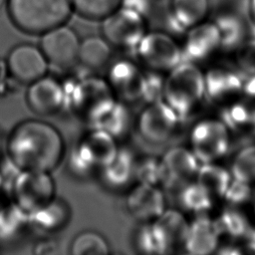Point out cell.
I'll return each instance as SVG.
<instances>
[{
	"instance_id": "2",
	"label": "cell",
	"mask_w": 255,
	"mask_h": 255,
	"mask_svg": "<svg viewBox=\"0 0 255 255\" xmlns=\"http://www.w3.org/2000/svg\"><path fill=\"white\" fill-rule=\"evenodd\" d=\"M62 82L66 95L65 110L88 127L99 121L117 100L107 80L96 75L73 76Z\"/></svg>"
},
{
	"instance_id": "19",
	"label": "cell",
	"mask_w": 255,
	"mask_h": 255,
	"mask_svg": "<svg viewBox=\"0 0 255 255\" xmlns=\"http://www.w3.org/2000/svg\"><path fill=\"white\" fill-rule=\"evenodd\" d=\"M220 231L215 219L208 214L193 216L189 221L182 249L192 255H209L220 245Z\"/></svg>"
},
{
	"instance_id": "40",
	"label": "cell",
	"mask_w": 255,
	"mask_h": 255,
	"mask_svg": "<svg viewBox=\"0 0 255 255\" xmlns=\"http://www.w3.org/2000/svg\"><path fill=\"white\" fill-rule=\"evenodd\" d=\"M121 6L132 9L147 18L151 10L152 0H122Z\"/></svg>"
},
{
	"instance_id": "26",
	"label": "cell",
	"mask_w": 255,
	"mask_h": 255,
	"mask_svg": "<svg viewBox=\"0 0 255 255\" xmlns=\"http://www.w3.org/2000/svg\"><path fill=\"white\" fill-rule=\"evenodd\" d=\"M112 48V45L103 35L88 36L80 42L78 63L88 71L101 70L110 63Z\"/></svg>"
},
{
	"instance_id": "35",
	"label": "cell",
	"mask_w": 255,
	"mask_h": 255,
	"mask_svg": "<svg viewBox=\"0 0 255 255\" xmlns=\"http://www.w3.org/2000/svg\"><path fill=\"white\" fill-rule=\"evenodd\" d=\"M230 172L232 178L255 185V144L241 148L233 157Z\"/></svg>"
},
{
	"instance_id": "3",
	"label": "cell",
	"mask_w": 255,
	"mask_h": 255,
	"mask_svg": "<svg viewBox=\"0 0 255 255\" xmlns=\"http://www.w3.org/2000/svg\"><path fill=\"white\" fill-rule=\"evenodd\" d=\"M6 8L13 25L31 35L67 23L73 12L70 0H7Z\"/></svg>"
},
{
	"instance_id": "38",
	"label": "cell",
	"mask_w": 255,
	"mask_h": 255,
	"mask_svg": "<svg viewBox=\"0 0 255 255\" xmlns=\"http://www.w3.org/2000/svg\"><path fill=\"white\" fill-rule=\"evenodd\" d=\"M234 65L243 77L255 74V38L246 39L236 49Z\"/></svg>"
},
{
	"instance_id": "21",
	"label": "cell",
	"mask_w": 255,
	"mask_h": 255,
	"mask_svg": "<svg viewBox=\"0 0 255 255\" xmlns=\"http://www.w3.org/2000/svg\"><path fill=\"white\" fill-rule=\"evenodd\" d=\"M166 26L170 34H185L191 27L206 20L209 0H171Z\"/></svg>"
},
{
	"instance_id": "43",
	"label": "cell",
	"mask_w": 255,
	"mask_h": 255,
	"mask_svg": "<svg viewBox=\"0 0 255 255\" xmlns=\"http://www.w3.org/2000/svg\"><path fill=\"white\" fill-rule=\"evenodd\" d=\"M248 19L255 30V0L248 1Z\"/></svg>"
},
{
	"instance_id": "23",
	"label": "cell",
	"mask_w": 255,
	"mask_h": 255,
	"mask_svg": "<svg viewBox=\"0 0 255 255\" xmlns=\"http://www.w3.org/2000/svg\"><path fill=\"white\" fill-rule=\"evenodd\" d=\"M71 209L63 198L55 197L44 207L29 214L32 230L42 235H51L61 231L70 221Z\"/></svg>"
},
{
	"instance_id": "18",
	"label": "cell",
	"mask_w": 255,
	"mask_h": 255,
	"mask_svg": "<svg viewBox=\"0 0 255 255\" xmlns=\"http://www.w3.org/2000/svg\"><path fill=\"white\" fill-rule=\"evenodd\" d=\"M125 204L130 216L140 223L155 220L166 209L162 188L139 182L129 188Z\"/></svg>"
},
{
	"instance_id": "24",
	"label": "cell",
	"mask_w": 255,
	"mask_h": 255,
	"mask_svg": "<svg viewBox=\"0 0 255 255\" xmlns=\"http://www.w3.org/2000/svg\"><path fill=\"white\" fill-rule=\"evenodd\" d=\"M168 253L182 248L189 221L178 208H166L161 215L152 221Z\"/></svg>"
},
{
	"instance_id": "7",
	"label": "cell",
	"mask_w": 255,
	"mask_h": 255,
	"mask_svg": "<svg viewBox=\"0 0 255 255\" xmlns=\"http://www.w3.org/2000/svg\"><path fill=\"white\" fill-rule=\"evenodd\" d=\"M230 139L231 131L221 119L205 118L190 128L188 147L200 163L214 162L227 153Z\"/></svg>"
},
{
	"instance_id": "36",
	"label": "cell",
	"mask_w": 255,
	"mask_h": 255,
	"mask_svg": "<svg viewBox=\"0 0 255 255\" xmlns=\"http://www.w3.org/2000/svg\"><path fill=\"white\" fill-rule=\"evenodd\" d=\"M135 181L158 186L162 183V166L160 157L145 155L137 157L135 167Z\"/></svg>"
},
{
	"instance_id": "30",
	"label": "cell",
	"mask_w": 255,
	"mask_h": 255,
	"mask_svg": "<svg viewBox=\"0 0 255 255\" xmlns=\"http://www.w3.org/2000/svg\"><path fill=\"white\" fill-rule=\"evenodd\" d=\"M215 200L207 194L195 181H189L178 187L177 203L178 209L190 215L208 214Z\"/></svg>"
},
{
	"instance_id": "47",
	"label": "cell",
	"mask_w": 255,
	"mask_h": 255,
	"mask_svg": "<svg viewBox=\"0 0 255 255\" xmlns=\"http://www.w3.org/2000/svg\"><path fill=\"white\" fill-rule=\"evenodd\" d=\"M0 147H1V140H0Z\"/></svg>"
},
{
	"instance_id": "10",
	"label": "cell",
	"mask_w": 255,
	"mask_h": 255,
	"mask_svg": "<svg viewBox=\"0 0 255 255\" xmlns=\"http://www.w3.org/2000/svg\"><path fill=\"white\" fill-rule=\"evenodd\" d=\"M180 121L164 101H159L144 106L135 121V128L145 142L162 144L175 134Z\"/></svg>"
},
{
	"instance_id": "32",
	"label": "cell",
	"mask_w": 255,
	"mask_h": 255,
	"mask_svg": "<svg viewBox=\"0 0 255 255\" xmlns=\"http://www.w3.org/2000/svg\"><path fill=\"white\" fill-rule=\"evenodd\" d=\"M69 252L72 255H106L110 253V246L100 232L84 230L73 238Z\"/></svg>"
},
{
	"instance_id": "5",
	"label": "cell",
	"mask_w": 255,
	"mask_h": 255,
	"mask_svg": "<svg viewBox=\"0 0 255 255\" xmlns=\"http://www.w3.org/2000/svg\"><path fill=\"white\" fill-rule=\"evenodd\" d=\"M117 141L107 131L89 128L70 152L68 161L70 171L81 178L99 175L116 156L119 149Z\"/></svg>"
},
{
	"instance_id": "4",
	"label": "cell",
	"mask_w": 255,
	"mask_h": 255,
	"mask_svg": "<svg viewBox=\"0 0 255 255\" xmlns=\"http://www.w3.org/2000/svg\"><path fill=\"white\" fill-rule=\"evenodd\" d=\"M205 99L204 72L198 64L182 61L165 76L163 101L183 120Z\"/></svg>"
},
{
	"instance_id": "9",
	"label": "cell",
	"mask_w": 255,
	"mask_h": 255,
	"mask_svg": "<svg viewBox=\"0 0 255 255\" xmlns=\"http://www.w3.org/2000/svg\"><path fill=\"white\" fill-rule=\"evenodd\" d=\"M101 31L112 47L133 51L147 32V18L121 6L102 20Z\"/></svg>"
},
{
	"instance_id": "29",
	"label": "cell",
	"mask_w": 255,
	"mask_h": 255,
	"mask_svg": "<svg viewBox=\"0 0 255 255\" xmlns=\"http://www.w3.org/2000/svg\"><path fill=\"white\" fill-rule=\"evenodd\" d=\"M221 37V49L233 51L248 39V28L243 18L231 12L218 14L213 21Z\"/></svg>"
},
{
	"instance_id": "27",
	"label": "cell",
	"mask_w": 255,
	"mask_h": 255,
	"mask_svg": "<svg viewBox=\"0 0 255 255\" xmlns=\"http://www.w3.org/2000/svg\"><path fill=\"white\" fill-rule=\"evenodd\" d=\"M133 125L135 126V121H133L129 105L116 100L113 107L89 128L103 129L119 140L129 133Z\"/></svg>"
},
{
	"instance_id": "15",
	"label": "cell",
	"mask_w": 255,
	"mask_h": 255,
	"mask_svg": "<svg viewBox=\"0 0 255 255\" xmlns=\"http://www.w3.org/2000/svg\"><path fill=\"white\" fill-rule=\"evenodd\" d=\"M26 103L38 116L51 117L65 110L66 95L63 82L45 75L28 85Z\"/></svg>"
},
{
	"instance_id": "6",
	"label": "cell",
	"mask_w": 255,
	"mask_h": 255,
	"mask_svg": "<svg viewBox=\"0 0 255 255\" xmlns=\"http://www.w3.org/2000/svg\"><path fill=\"white\" fill-rule=\"evenodd\" d=\"M133 52L136 62L144 70L163 74L183 61L181 46L165 31H147Z\"/></svg>"
},
{
	"instance_id": "14",
	"label": "cell",
	"mask_w": 255,
	"mask_h": 255,
	"mask_svg": "<svg viewBox=\"0 0 255 255\" xmlns=\"http://www.w3.org/2000/svg\"><path fill=\"white\" fill-rule=\"evenodd\" d=\"M205 98L213 104L227 105L242 96L243 76L235 65L217 64L204 72Z\"/></svg>"
},
{
	"instance_id": "46",
	"label": "cell",
	"mask_w": 255,
	"mask_h": 255,
	"mask_svg": "<svg viewBox=\"0 0 255 255\" xmlns=\"http://www.w3.org/2000/svg\"><path fill=\"white\" fill-rule=\"evenodd\" d=\"M253 213H254V215H255V199L253 200Z\"/></svg>"
},
{
	"instance_id": "8",
	"label": "cell",
	"mask_w": 255,
	"mask_h": 255,
	"mask_svg": "<svg viewBox=\"0 0 255 255\" xmlns=\"http://www.w3.org/2000/svg\"><path fill=\"white\" fill-rule=\"evenodd\" d=\"M50 173L20 170L11 185L9 196L28 214L44 207L56 197V185Z\"/></svg>"
},
{
	"instance_id": "45",
	"label": "cell",
	"mask_w": 255,
	"mask_h": 255,
	"mask_svg": "<svg viewBox=\"0 0 255 255\" xmlns=\"http://www.w3.org/2000/svg\"><path fill=\"white\" fill-rule=\"evenodd\" d=\"M6 3H7V0H0V9L4 6H6Z\"/></svg>"
},
{
	"instance_id": "11",
	"label": "cell",
	"mask_w": 255,
	"mask_h": 255,
	"mask_svg": "<svg viewBox=\"0 0 255 255\" xmlns=\"http://www.w3.org/2000/svg\"><path fill=\"white\" fill-rule=\"evenodd\" d=\"M80 42L77 32L65 23L42 34L40 48L49 66L67 70L78 63Z\"/></svg>"
},
{
	"instance_id": "33",
	"label": "cell",
	"mask_w": 255,
	"mask_h": 255,
	"mask_svg": "<svg viewBox=\"0 0 255 255\" xmlns=\"http://www.w3.org/2000/svg\"><path fill=\"white\" fill-rule=\"evenodd\" d=\"M133 246L142 254H167V248L153 222H142L134 233Z\"/></svg>"
},
{
	"instance_id": "44",
	"label": "cell",
	"mask_w": 255,
	"mask_h": 255,
	"mask_svg": "<svg viewBox=\"0 0 255 255\" xmlns=\"http://www.w3.org/2000/svg\"><path fill=\"white\" fill-rule=\"evenodd\" d=\"M4 195H8L7 192H6V189H5V185H4V181H3V178L0 174V198Z\"/></svg>"
},
{
	"instance_id": "34",
	"label": "cell",
	"mask_w": 255,
	"mask_h": 255,
	"mask_svg": "<svg viewBox=\"0 0 255 255\" xmlns=\"http://www.w3.org/2000/svg\"><path fill=\"white\" fill-rule=\"evenodd\" d=\"M73 11L83 18L102 21L122 5V0H70Z\"/></svg>"
},
{
	"instance_id": "13",
	"label": "cell",
	"mask_w": 255,
	"mask_h": 255,
	"mask_svg": "<svg viewBox=\"0 0 255 255\" xmlns=\"http://www.w3.org/2000/svg\"><path fill=\"white\" fill-rule=\"evenodd\" d=\"M11 77L19 84L29 85L47 75L49 63L40 47L23 43L13 47L6 59Z\"/></svg>"
},
{
	"instance_id": "39",
	"label": "cell",
	"mask_w": 255,
	"mask_h": 255,
	"mask_svg": "<svg viewBox=\"0 0 255 255\" xmlns=\"http://www.w3.org/2000/svg\"><path fill=\"white\" fill-rule=\"evenodd\" d=\"M253 186L241 180L232 178L227 190L223 195V200L229 206L243 207L252 201Z\"/></svg>"
},
{
	"instance_id": "42",
	"label": "cell",
	"mask_w": 255,
	"mask_h": 255,
	"mask_svg": "<svg viewBox=\"0 0 255 255\" xmlns=\"http://www.w3.org/2000/svg\"><path fill=\"white\" fill-rule=\"evenodd\" d=\"M242 96L255 100V74L243 77Z\"/></svg>"
},
{
	"instance_id": "37",
	"label": "cell",
	"mask_w": 255,
	"mask_h": 255,
	"mask_svg": "<svg viewBox=\"0 0 255 255\" xmlns=\"http://www.w3.org/2000/svg\"><path fill=\"white\" fill-rule=\"evenodd\" d=\"M165 76L163 73L144 70L141 102L146 105L163 101Z\"/></svg>"
},
{
	"instance_id": "31",
	"label": "cell",
	"mask_w": 255,
	"mask_h": 255,
	"mask_svg": "<svg viewBox=\"0 0 255 255\" xmlns=\"http://www.w3.org/2000/svg\"><path fill=\"white\" fill-rule=\"evenodd\" d=\"M242 207L227 206L215 219L220 234L240 240L245 238L252 228L249 217L241 209Z\"/></svg>"
},
{
	"instance_id": "28",
	"label": "cell",
	"mask_w": 255,
	"mask_h": 255,
	"mask_svg": "<svg viewBox=\"0 0 255 255\" xmlns=\"http://www.w3.org/2000/svg\"><path fill=\"white\" fill-rule=\"evenodd\" d=\"M194 180L207 194L217 200L223 198L232 180V175L230 170L218 161L206 162L200 163Z\"/></svg>"
},
{
	"instance_id": "16",
	"label": "cell",
	"mask_w": 255,
	"mask_h": 255,
	"mask_svg": "<svg viewBox=\"0 0 255 255\" xmlns=\"http://www.w3.org/2000/svg\"><path fill=\"white\" fill-rule=\"evenodd\" d=\"M162 166L161 188H178L194 180L200 162L186 146H172L160 157Z\"/></svg>"
},
{
	"instance_id": "25",
	"label": "cell",
	"mask_w": 255,
	"mask_h": 255,
	"mask_svg": "<svg viewBox=\"0 0 255 255\" xmlns=\"http://www.w3.org/2000/svg\"><path fill=\"white\" fill-rule=\"evenodd\" d=\"M221 120L230 129L238 133L255 132V100L239 98L224 106Z\"/></svg>"
},
{
	"instance_id": "20",
	"label": "cell",
	"mask_w": 255,
	"mask_h": 255,
	"mask_svg": "<svg viewBox=\"0 0 255 255\" xmlns=\"http://www.w3.org/2000/svg\"><path fill=\"white\" fill-rule=\"evenodd\" d=\"M137 157L128 147L119 146L114 159L98 175L102 184L112 191H123L130 188L135 181Z\"/></svg>"
},
{
	"instance_id": "17",
	"label": "cell",
	"mask_w": 255,
	"mask_h": 255,
	"mask_svg": "<svg viewBox=\"0 0 255 255\" xmlns=\"http://www.w3.org/2000/svg\"><path fill=\"white\" fill-rule=\"evenodd\" d=\"M181 45L183 61L198 64L221 50L220 32L214 22L203 21L185 32Z\"/></svg>"
},
{
	"instance_id": "12",
	"label": "cell",
	"mask_w": 255,
	"mask_h": 255,
	"mask_svg": "<svg viewBox=\"0 0 255 255\" xmlns=\"http://www.w3.org/2000/svg\"><path fill=\"white\" fill-rule=\"evenodd\" d=\"M144 69L129 59H119L109 66L107 82L115 98L128 105L141 102Z\"/></svg>"
},
{
	"instance_id": "41",
	"label": "cell",
	"mask_w": 255,
	"mask_h": 255,
	"mask_svg": "<svg viewBox=\"0 0 255 255\" xmlns=\"http://www.w3.org/2000/svg\"><path fill=\"white\" fill-rule=\"evenodd\" d=\"M9 83H17L10 75L6 60L0 59V96L4 95L8 90H10L11 85Z\"/></svg>"
},
{
	"instance_id": "1",
	"label": "cell",
	"mask_w": 255,
	"mask_h": 255,
	"mask_svg": "<svg viewBox=\"0 0 255 255\" xmlns=\"http://www.w3.org/2000/svg\"><path fill=\"white\" fill-rule=\"evenodd\" d=\"M65 154V141L53 125L26 120L16 125L6 141V155L20 170L53 171Z\"/></svg>"
},
{
	"instance_id": "22",
	"label": "cell",
	"mask_w": 255,
	"mask_h": 255,
	"mask_svg": "<svg viewBox=\"0 0 255 255\" xmlns=\"http://www.w3.org/2000/svg\"><path fill=\"white\" fill-rule=\"evenodd\" d=\"M31 229L29 214L21 209L9 195L0 198V247L18 242Z\"/></svg>"
}]
</instances>
